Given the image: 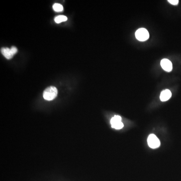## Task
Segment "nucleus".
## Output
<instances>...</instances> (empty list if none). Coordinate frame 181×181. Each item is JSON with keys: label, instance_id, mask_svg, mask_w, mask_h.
Wrapping results in <instances>:
<instances>
[{"label": "nucleus", "instance_id": "nucleus-1", "mask_svg": "<svg viewBox=\"0 0 181 181\" xmlns=\"http://www.w3.org/2000/svg\"><path fill=\"white\" fill-rule=\"evenodd\" d=\"M58 89L54 86H50L44 90L43 96L44 99L51 101L54 99L58 95Z\"/></svg>", "mask_w": 181, "mask_h": 181}, {"label": "nucleus", "instance_id": "nucleus-2", "mask_svg": "<svg viewBox=\"0 0 181 181\" xmlns=\"http://www.w3.org/2000/svg\"><path fill=\"white\" fill-rule=\"evenodd\" d=\"M136 37L140 41H144L148 40L149 37V32L145 28H140L136 32Z\"/></svg>", "mask_w": 181, "mask_h": 181}, {"label": "nucleus", "instance_id": "nucleus-3", "mask_svg": "<svg viewBox=\"0 0 181 181\" xmlns=\"http://www.w3.org/2000/svg\"><path fill=\"white\" fill-rule=\"evenodd\" d=\"M148 143L149 146L152 149H157L161 145L160 140L154 134H150L148 138Z\"/></svg>", "mask_w": 181, "mask_h": 181}, {"label": "nucleus", "instance_id": "nucleus-4", "mask_svg": "<svg viewBox=\"0 0 181 181\" xmlns=\"http://www.w3.org/2000/svg\"><path fill=\"white\" fill-rule=\"evenodd\" d=\"M161 65L162 67L163 68V70H165V71L170 72L173 69L172 62L166 58H164L161 60Z\"/></svg>", "mask_w": 181, "mask_h": 181}, {"label": "nucleus", "instance_id": "nucleus-5", "mask_svg": "<svg viewBox=\"0 0 181 181\" xmlns=\"http://www.w3.org/2000/svg\"><path fill=\"white\" fill-rule=\"evenodd\" d=\"M172 97V93L169 90H164L161 93L160 99L162 102L166 101Z\"/></svg>", "mask_w": 181, "mask_h": 181}, {"label": "nucleus", "instance_id": "nucleus-6", "mask_svg": "<svg viewBox=\"0 0 181 181\" xmlns=\"http://www.w3.org/2000/svg\"><path fill=\"white\" fill-rule=\"evenodd\" d=\"M2 54L5 56V58H6L7 59H11L13 58V56H14L13 54V52L11 51V49H10L9 48H7V47H4V48H1Z\"/></svg>", "mask_w": 181, "mask_h": 181}, {"label": "nucleus", "instance_id": "nucleus-7", "mask_svg": "<svg viewBox=\"0 0 181 181\" xmlns=\"http://www.w3.org/2000/svg\"><path fill=\"white\" fill-rule=\"evenodd\" d=\"M67 18L66 16H63V15L57 16L54 19V21L57 23H60L62 22L66 21H67Z\"/></svg>", "mask_w": 181, "mask_h": 181}, {"label": "nucleus", "instance_id": "nucleus-8", "mask_svg": "<svg viewBox=\"0 0 181 181\" xmlns=\"http://www.w3.org/2000/svg\"><path fill=\"white\" fill-rule=\"evenodd\" d=\"M53 9L55 12H62L63 11V6L60 5V4H58V3H56L54 4L53 6Z\"/></svg>", "mask_w": 181, "mask_h": 181}, {"label": "nucleus", "instance_id": "nucleus-9", "mask_svg": "<svg viewBox=\"0 0 181 181\" xmlns=\"http://www.w3.org/2000/svg\"><path fill=\"white\" fill-rule=\"evenodd\" d=\"M112 127L116 129H120L123 127L124 124L121 121V122H116L112 124Z\"/></svg>", "mask_w": 181, "mask_h": 181}, {"label": "nucleus", "instance_id": "nucleus-10", "mask_svg": "<svg viewBox=\"0 0 181 181\" xmlns=\"http://www.w3.org/2000/svg\"><path fill=\"white\" fill-rule=\"evenodd\" d=\"M121 117L120 116L115 115L111 120V124H112L116 122H121Z\"/></svg>", "mask_w": 181, "mask_h": 181}, {"label": "nucleus", "instance_id": "nucleus-11", "mask_svg": "<svg viewBox=\"0 0 181 181\" xmlns=\"http://www.w3.org/2000/svg\"><path fill=\"white\" fill-rule=\"evenodd\" d=\"M168 2L174 5H177V4L179 3L178 0H169Z\"/></svg>", "mask_w": 181, "mask_h": 181}, {"label": "nucleus", "instance_id": "nucleus-12", "mask_svg": "<svg viewBox=\"0 0 181 181\" xmlns=\"http://www.w3.org/2000/svg\"><path fill=\"white\" fill-rule=\"evenodd\" d=\"M11 50L14 54H15L18 51L17 48H16L15 46H12L11 48Z\"/></svg>", "mask_w": 181, "mask_h": 181}]
</instances>
